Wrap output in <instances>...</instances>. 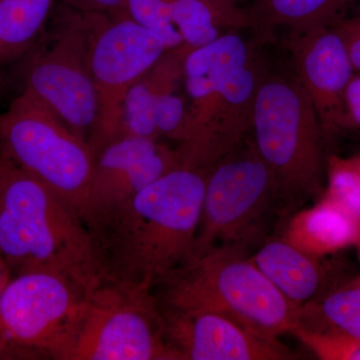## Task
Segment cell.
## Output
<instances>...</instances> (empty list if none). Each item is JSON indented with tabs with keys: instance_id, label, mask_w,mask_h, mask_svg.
Returning a JSON list of instances; mask_svg holds the SVG:
<instances>
[{
	"instance_id": "1",
	"label": "cell",
	"mask_w": 360,
	"mask_h": 360,
	"mask_svg": "<svg viewBox=\"0 0 360 360\" xmlns=\"http://www.w3.org/2000/svg\"><path fill=\"white\" fill-rule=\"evenodd\" d=\"M210 168L175 169L86 227L101 283L153 292L191 257Z\"/></svg>"
},
{
	"instance_id": "2",
	"label": "cell",
	"mask_w": 360,
	"mask_h": 360,
	"mask_svg": "<svg viewBox=\"0 0 360 360\" xmlns=\"http://www.w3.org/2000/svg\"><path fill=\"white\" fill-rule=\"evenodd\" d=\"M0 257L11 277L46 272L87 291L101 283L94 241L82 217L1 156Z\"/></svg>"
},
{
	"instance_id": "3",
	"label": "cell",
	"mask_w": 360,
	"mask_h": 360,
	"mask_svg": "<svg viewBox=\"0 0 360 360\" xmlns=\"http://www.w3.org/2000/svg\"><path fill=\"white\" fill-rule=\"evenodd\" d=\"M158 304L224 316L269 340L290 333L296 307L238 250H215L186 262L153 290Z\"/></svg>"
},
{
	"instance_id": "4",
	"label": "cell",
	"mask_w": 360,
	"mask_h": 360,
	"mask_svg": "<svg viewBox=\"0 0 360 360\" xmlns=\"http://www.w3.org/2000/svg\"><path fill=\"white\" fill-rule=\"evenodd\" d=\"M284 210L281 184L248 136L210 167L200 226L186 262L215 250L250 255L251 248L266 241L274 217Z\"/></svg>"
},
{
	"instance_id": "5",
	"label": "cell",
	"mask_w": 360,
	"mask_h": 360,
	"mask_svg": "<svg viewBox=\"0 0 360 360\" xmlns=\"http://www.w3.org/2000/svg\"><path fill=\"white\" fill-rule=\"evenodd\" d=\"M252 141L276 174L288 210L322 196L326 165L321 122L297 75L264 73L252 118Z\"/></svg>"
},
{
	"instance_id": "6",
	"label": "cell",
	"mask_w": 360,
	"mask_h": 360,
	"mask_svg": "<svg viewBox=\"0 0 360 360\" xmlns=\"http://www.w3.org/2000/svg\"><path fill=\"white\" fill-rule=\"evenodd\" d=\"M0 156L51 189L84 221L96 156L58 115L25 92L0 115Z\"/></svg>"
},
{
	"instance_id": "7",
	"label": "cell",
	"mask_w": 360,
	"mask_h": 360,
	"mask_svg": "<svg viewBox=\"0 0 360 360\" xmlns=\"http://www.w3.org/2000/svg\"><path fill=\"white\" fill-rule=\"evenodd\" d=\"M89 292L46 272L11 277L0 296L2 357L65 360Z\"/></svg>"
},
{
	"instance_id": "8",
	"label": "cell",
	"mask_w": 360,
	"mask_h": 360,
	"mask_svg": "<svg viewBox=\"0 0 360 360\" xmlns=\"http://www.w3.org/2000/svg\"><path fill=\"white\" fill-rule=\"evenodd\" d=\"M65 360H182L168 342L153 292L101 283L90 291Z\"/></svg>"
},
{
	"instance_id": "9",
	"label": "cell",
	"mask_w": 360,
	"mask_h": 360,
	"mask_svg": "<svg viewBox=\"0 0 360 360\" xmlns=\"http://www.w3.org/2000/svg\"><path fill=\"white\" fill-rule=\"evenodd\" d=\"M46 49L25 68L23 92L37 99L89 143L98 115L90 68L89 13L68 8Z\"/></svg>"
},
{
	"instance_id": "10",
	"label": "cell",
	"mask_w": 360,
	"mask_h": 360,
	"mask_svg": "<svg viewBox=\"0 0 360 360\" xmlns=\"http://www.w3.org/2000/svg\"><path fill=\"white\" fill-rule=\"evenodd\" d=\"M89 18L90 68L98 115L89 144L96 158L106 144L120 136L127 92L167 49L127 13H89Z\"/></svg>"
},
{
	"instance_id": "11",
	"label": "cell",
	"mask_w": 360,
	"mask_h": 360,
	"mask_svg": "<svg viewBox=\"0 0 360 360\" xmlns=\"http://www.w3.org/2000/svg\"><path fill=\"white\" fill-rule=\"evenodd\" d=\"M295 75L314 103L324 142L349 130L345 92L354 68L335 25L291 32Z\"/></svg>"
},
{
	"instance_id": "12",
	"label": "cell",
	"mask_w": 360,
	"mask_h": 360,
	"mask_svg": "<svg viewBox=\"0 0 360 360\" xmlns=\"http://www.w3.org/2000/svg\"><path fill=\"white\" fill-rule=\"evenodd\" d=\"M181 167L184 165L176 148L156 139L122 136L110 142L94 161L85 225Z\"/></svg>"
},
{
	"instance_id": "13",
	"label": "cell",
	"mask_w": 360,
	"mask_h": 360,
	"mask_svg": "<svg viewBox=\"0 0 360 360\" xmlns=\"http://www.w3.org/2000/svg\"><path fill=\"white\" fill-rule=\"evenodd\" d=\"M158 307L165 338L182 360L297 359L278 340L262 338L220 315Z\"/></svg>"
},
{
	"instance_id": "14",
	"label": "cell",
	"mask_w": 360,
	"mask_h": 360,
	"mask_svg": "<svg viewBox=\"0 0 360 360\" xmlns=\"http://www.w3.org/2000/svg\"><path fill=\"white\" fill-rule=\"evenodd\" d=\"M264 68L255 56L215 99L193 139L177 150L186 168H210L248 139Z\"/></svg>"
},
{
	"instance_id": "15",
	"label": "cell",
	"mask_w": 360,
	"mask_h": 360,
	"mask_svg": "<svg viewBox=\"0 0 360 360\" xmlns=\"http://www.w3.org/2000/svg\"><path fill=\"white\" fill-rule=\"evenodd\" d=\"M253 56L252 45L236 32L221 34L187 54L182 77L189 99L187 125L186 135L176 149L184 148L193 139L225 85Z\"/></svg>"
},
{
	"instance_id": "16",
	"label": "cell",
	"mask_w": 360,
	"mask_h": 360,
	"mask_svg": "<svg viewBox=\"0 0 360 360\" xmlns=\"http://www.w3.org/2000/svg\"><path fill=\"white\" fill-rule=\"evenodd\" d=\"M250 259L296 309L335 290L333 270L324 257L309 255L281 238L265 241Z\"/></svg>"
},
{
	"instance_id": "17",
	"label": "cell",
	"mask_w": 360,
	"mask_h": 360,
	"mask_svg": "<svg viewBox=\"0 0 360 360\" xmlns=\"http://www.w3.org/2000/svg\"><path fill=\"white\" fill-rule=\"evenodd\" d=\"M193 49L186 44L168 49L160 60L127 92L122 108L120 136L144 137L160 141L155 108L163 92L176 89L184 77V65ZM117 137V139H118Z\"/></svg>"
},
{
	"instance_id": "18",
	"label": "cell",
	"mask_w": 360,
	"mask_h": 360,
	"mask_svg": "<svg viewBox=\"0 0 360 360\" xmlns=\"http://www.w3.org/2000/svg\"><path fill=\"white\" fill-rule=\"evenodd\" d=\"M281 238L309 255L326 257L359 245L360 224L321 198L314 207L293 215Z\"/></svg>"
},
{
	"instance_id": "19",
	"label": "cell",
	"mask_w": 360,
	"mask_h": 360,
	"mask_svg": "<svg viewBox=\"0 0 360 360\" xmlns=\"http://www.w3.org/2000/svg\"><path fill=\"white\" fill-rule=\"evenodd\" d=\"M184 44L198 49L224 32L251 28L246 9L224 0H165Z\"/></svg>"
},
{
	"instance_id": "20",
	"label": "cell",
	"mask_w": 360,
	"mask_h": 360,
	"mask_svg": "<svg viewBox=\"0 0 360 360\" xmlns=\"http://www.w3.org/2000/svg\"><path fill=\"white\" fill-rule=\"evenodd\" d=\"M359 0H255L246 11L251 28L262 37L277 27L291 32L335 25L345 9Z\"/></svg>"
},
{
	"instance_id": "21",
	"label": "cell",
	"mask_w": 360,
	"mask_h": 360,
	"mask_svg": "<svg viewBox=\"0 0 360 360\" xmlns=\"http://www.w3.org/2000/svg\"><path fill=\"white\" fill-rule=\"evenodd\" d=\"M295 323L316 333L360 340V277L298 307Z\"/></svg>"
},
{
	"instance_id": "22",
	"label": "cell",
	"mask_w": 360,
	"mask_h": 360,
	"mask_svg": "<svg viewBox=\"0 0 360 360\" xmlns=\"http://www.w3.org/2000/svg\"><path fill=\"white\" fill-rule=\"evenodd\" d=\"M54 0H0V65L25 53L37 39Z\"/></svg>"
},
{
	"instance_id": "23",
	"label": "cell",
	"mask_w": 360,
	"mask_h": 360,
	"mask_svg": "<svg viewBox=\"0 0 360 360\" xmlns=\"http://www.w3.org/2000/svg\"><path fill=\"white\" fill-rule=\"evenodd\" d=\"M321 198L338 206L360 224L359 165L350 158H329L326 189Z\"/></svg>"
},
{
	"instance_id": "24",
	"label": "cell",
	"mask_w": 360,
	"mask_h": 360,
	"mask_svg": "<svg viewBox=\"0 0 360 360\" xmlns=\"http://www.w3.org/2000/svg\"><path fill=\"white\" fill-rule=\"evenodd\" d=\"M127 13L135 22L156 35L167 51L184 44L165 0H127Z\"/></svg>"
},
{
	"instance_id": "25",
	"label": "cell",
	"mask_w": 360,
	"mask_h": 360,
	"mask_svg": "<svg viewBox=\"0 0 360 360\" xmlns=\"http://www.w3.org/2000/svg\"><path fill=\"white\" fill-rule=\"evenodd\" d=\"M290 335L322 360H360V340L338 333H316L295 323Z\"/></svg>"
},
{
	"instance_id": "26",
	"label": "cell",
	"mask_w": 360,
	"mask_h": 360,
	"mask_svg": "<svg viewBox=\"0 0 360 360\" xmlns=\"http://www.w3.org/2000/svg\"><path fill=\"white\" fill-rule=\"evenodd\" d=\"M176 89L177 87L167 90L158 98L155 125L160 137H167L179 146L186 135L188 106L184 97L177 94Z\"/></svg>"
},
{
	"instance_id": "27",
	"label": "cell",
	"mask_w": 360,
	"mask_h": 360,
	"mask_svg": "<svg viewBox=\"0 0 360 360\" xmlns=\"http://www.w3.org/2000/svg\"><path fill=\"white\" fill-rule=\"evenodd\" d=\"M68 8L85 13H127V0H60Z\"/></svg>"
},
{
	"instance_id": "28",
	"label": "cell",
	"mask_w": 360,
	"mask_h": 360,
	"mask_svg": "<svg viewBox=\"0 0 360 360\" xmlns=\"http://www.w3.org/2000/svg\"><path fill=\"white\" fill-rule=\"evenodd\" d=\"M347 44L350 61L354 70L360 71V20L359 18H341L335 23Z\"/></svg>"
},
{
	"instance_id": "29",
	"label": "cell",
	"mask_w": 360,
	"mask_h": 360,
	"mask_svg": "<svg viewBox=\"0 0 360 360\" xmlns=\"http://www.w3.org/2000/svg\"><path fill=\"white\" fill-rule=\"evenodd\" d=\"M348 127L360 130V75H354L345 92Z\"/></svg>"
},
{
	"instance_id": "30",
	"label": "cell",
	"mask_w": 360,
	"mask_h": 360,
	"mask_svg": "<svg viewBox=\"0 0 360 360\" xmlns=\"http://www.w3.org/2000/svg\"><path fill=\"white\" fill-rule=\"evenodd\" d=\"M11 271L7 269L6 264H4L2 258H0V296H1L2 291H4L8 281H11ZM0 359H4L2 357L1 345H0Z\"/></svg>"
},
{
	"instance_id": "31",
	"label": "cell",
	"mask_w": 360,
	"mask_h": 360,
	"mask_svg": "<svg viewBox=\"0 0 360 360\" xmlns=\"http://www.w3.org/2000/svg\"><path fill=\"white\" fill-rule=\"evenodd\" d=\"M355 18H359L360 20V0L357 1L356 9H355Z\"/></svg>"
},
{
	"instance_id": "32",
	"label": "cell",
	"mask_w": 360,
	"mask_h": 360,
	"mask_svg": "<svg viewBox=\"0 0 360 360\" xmlns=\"http://www.w3.org/2000/svg\"><path fill=\"white\" fill-rule=\"evenodd\" d=\"M352 158V160H354V162L356 163V165H359V167H360V155L352 156V158Z\"/></svg>"
},
{
	"instance_id": "33",
	"label": "cell",
	"mask_w": 360,
	"mask_h": 360,
	"mask_svg": "<svg viewBox=\"0 0 360 360\" xmlns=\"http://www.w3.org/2000/svg\"><path fill=\"white\" fill-rule=\"evenodd\" d=\"M224 1L231 2V4H236V2L239 1V0H224Z\"/></svg>"
},
{
	"instance_id": "34",
	"label": "cell",
	"mask_w": 360,
	"mask_h": 360,
	"mask_svg": "<svg viewBox=\"0 0 360 360\" xmlns=\"http://www.w3.org/2000/svg\"><path fill=\"white\" fill-rule=\"evenodd\" d=\"M357 250H359V262H360V241L359 243V245L356 246Z\"/></svg>"
},
{
	"instance_id": "35",
	"label": "cell",
	"mask_w": 360,
	"mask_h": 360,
	"mask_svg": "<svg viewBox=\"0 0 360 360\" xmlns=\"http://www.w3.org/2000/svg\"><path fill=\"white\" fill-rule=\"evenodd\" d=\"M0 258H1V257H0Z\"/></svg>"
}]
</instances>
